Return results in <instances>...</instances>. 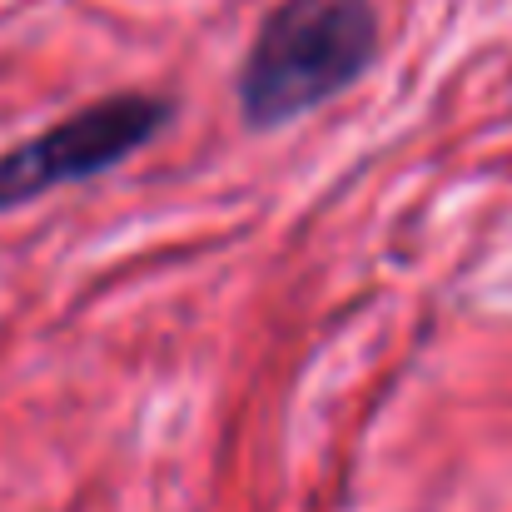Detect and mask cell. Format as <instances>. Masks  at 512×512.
<instances>
[{
  "label": "cell",
  "instance_id": "obj_1",
  "mask_svg": "<svg viewBox=\"0 0 512 512\" xmlns=\"http://www.w3.org/2000/svg\"><path fill=\"white\" fill-rule=\"evenodd\" d=\"M378 55L373 0H279L234 80L239 115L269 135L339 100Z\"/></svg>",
  "mask_w": 512,
  "mask_h": 512
},
{
  "label": "cell",
  "instance_id": "obj_2",
  "mask_svg": "<svg viewBox=\"0 0 512 512\" xmlns=\"http://www.w3.org/2000/svg\"><path fill=\"white\" fill-rule=\"evenodd\" d=\"M170 115V100L145 95V90H125V95H105L95 105H80L60 125H50L35 140L0 155V214H10V209H20L60 184L110 174L135 150H145L170 125Z\"/></svg>",
  "mask_w": 512,
  "mask_h": 512
}]
</instances>
